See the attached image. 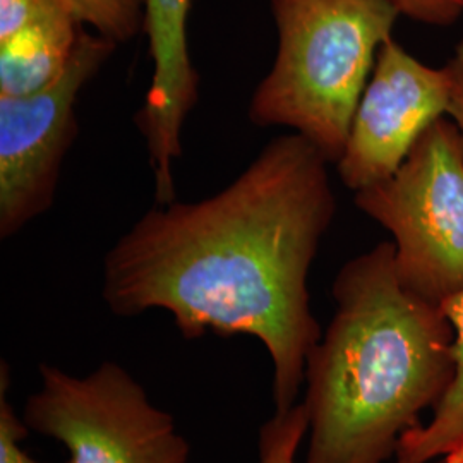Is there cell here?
Segmentation results:
<instances>
[{
    "instance_id": "obj_8",
    "label": "cell",
    "mask_w": 463,
    "mask_h": 463,
    "mask_svg": "<svg viewBox=\"0 0 463 463\" xmlns=\"http://www.w3.org/2000/svg\"><path fill=\"white\" fill-rule=\"evenodd\" d=\"M191 0H146L145 33L148 36L153 76L134 122L146 141L155 177V198L175 199L174 164L183 155L184 124L199 99V74L187 42Z\"/></svg>"
},
{
    "instance_id": "obj_11",
    "label": "cell",
    "mask_w": 463,
    "mask_h": 463,
    "mask_svg": "<svg viewBox=\"0 0 463 463\" xmlns=\"http://www.w3.org/2000/svg\"><path fill=\"white\" fill-rule=\"evenodd\" d=\"M84 26L114 42L133 40L145 30L146 0H64Z\"/></svg>"
},
{
    "instance_id": "obj_15",
    "label": "cell",
    "mask_w": 463,
    "mask_h": 463,
    "mask_svg": "<svg viewBox=\"0 0 463 463\" xmlns=\"http://www.w3.org/2000/svg\"><path fill=\"white\" fill-rule=\"evenodd\" d=\"M64 0H0V42L19 33L24 26L45 16Z\"/></svg>"
},
{
    "instance_id": "obj_9",
    "label": "cell",
    "mask_w": 463,
    "mask_h": 463,
    "mask_svg": "<svg viewBox=\"0 0 463 463\" xmlns=\"http://www.w3.org/2000/svg\"><path fill=\"white\" fill-rule=\"evenodd\" d=\"M84 24L66 2L0 42V97H21L53 83L69 66Z\"/></svg>"
},
{
    "instance_id": "obj_1",
    "label": "cell",
    "mask_w": 463,
    "mask_h": 463,
    "mask_svg": "<svg viewBox=\"0 0 463 463\" xmlns=\"http://www.w3.org/2000/svg\"><path fill=\"white\" fill-rule=\"evenodd\" d=\"M328 165L304 136L281 134L215 196L156 204L107 252L103 300L124 317L164 309L187 340L258 338L277 412L290 411L323 336L307 277L336 213Z\"/></svg>"
},
{
    "instance_id": "obj_17",
    "label": "cell",
    "mask_w": 463,
    "mask_h": 463,
    "mask_svg": "<svg viewBox=\"0 0 463 463\" xmlns=\"http://www.w3.org/2000/svg\"><path fill=\"white\" fill-rule=\"evenodd\" d=\"M447 460H457V462L463 463V448L460 451H457V453H453V455L447 457Z\"/></svg>"
},
{
    "instance_id": "obj_6",
    "label": "cell",
    "mask_w": 463,
    "mask_h": 463,
    "mask_svg": "<svg viewBox=\"0 0 463 463\" xmlns=\"http://www.w3.org/2000/svg\"><path fill=\"white\" fill-rule=\"evenodd\" d=\"M84 30L66 71L47 88L0 97V237L9 239L52 206L67 149L78 134L84 86L116 52Z\"/></svg>"
},
{
    "instance_id": "obj_18",
    "label": "cell",
    "mask_w": 463,
    "mask_h": 463,
    "mask_svg": "<svg viewBox=\"0 0 463 463\" xmlns=\"http://www.w3.org/2000/svg\"><path fill=\"white\" fill-rule=\"evenodd\" d=\"M445 463H462V462H455V460H445Z\"/></svg>"
},
{
    "instance_id": "obj_12",
    "label": "cell",
    "mask_w": 463,
    "mask_h": 463,
    "mask_svg": "<svg viewBox=\"0 0 463 463\" xmlns=\"http://www.w3.org/2000/svg\"><path fill=\"white\" fill-rule=\"evenodd\" d=\"M307 434V415L302 403L277 412L260 432V463H298V451Z\"/></svg>"
},
{
    "instance_id": "obj_16",
    "label": "cell",
    "mask_w": 463,
    "mask_h": 463,
    "mask_svg": "<svg viewBox=\"0 0 463 463\" xmlns=\"http://www.w3.org/2000/svg\"><path fill=\"white\" fill-rule=\"evenodd\" d=\"M449 80V107L448 117L457 126L463 145V40L453 50V55L445 64Z\"/></svg>"
},
{
    "instance_id": "obj_10",
    "label": "cell",
    "mask_w": 463,
    "mask_h": 463,
    "mask_svg": "<svg viewBox=\"0 0 463 463\" xmlns=\"http://www.w3.org/2000/svg\"><path fill=\"white\" fill-rule=\"evenodd\" d=\"M441 309L455 333L451 345L455 374L430 422L403 434L395 463H430L463 448V290L447 298Z\"/></svg>"
},
{
    "instance_id": "obj_2",
    "label": "cell",
    "mask_w": 463,
    "mask_h": 463,
    "mask_svg": "<svg viewBox=\"0 0 463 463\" xmlns=\"http://www.w3.org/2000/svg\"><path fill=\"white\" fill-rule=\"evenodd\" d=\"M335 315L306 359L304 463H386L455 374L453 326L441 306L398 275L393 242L338 271Z\"/></svg>"
},
{
    "instance_id": "obj_4",
    "label": "cell",
    "mask_w": 463,
    "mask_h": 463,
    "mask_svg": "<svg viewBox=\"0 0 463 463\" xmlns=\"http://www.w3.org/2000/svg\"><path fill=\"white\" fill-rule=\"evenodd\" d=\"M354 199L392 233L405 287L438 306L463 290V145L449 117L426 129L390 179Z\"/></svg>"
},
{
    "instance_id": "obj_13",
    "label": "cell",
    "mask_w": 463,
    "mask_h": 463,
    "mask_svg": "<svg viewBox=\"0 0 463 463\" xmlns=\"http://www.w3.org/2000/svg\"><path fill=\"white\" fill-rule=\"evenodd\" d=\"M0 381V463H40L21 447V441L28 436V426L17 417L5 395V388H9V369L5 364L2 365Z\"/></svg>"
},
{
    "instance_id": "obj_3",
    "label": "cell",
    "mask_w": 463,
    "mask_h": 463,
    "mask_svg": "<svg viewBox=\"0 0 463 463\" xmlns=\"http://www.w3.org/2000/svg\"><path fill=\"white\" fill-rule=\"evenodd\" d=\"M269 2L279 49L252 93L249 120L300 134L336 164L378 52L402 14L392 0Z\"/></svg>"
},
{
    "instance_id": "obj_5",
    "label": "cell",
    "mask_w": 463,
    "mask_h": 463,
    "mask_svg": "<svg viewBox=\"0 0 463 463\" xmlns=\"http://www.w3.org/2000/svg\"><path fill=\"white\" fill-rule=\"evenodd\" d=\"M42 388L24 407L30 430L61 441L69 463H187L191 448L174 417L114 363L88 376L40 367Z\"/></svg>"
},
{
    "instance_id": "obj_7",
    "label": "cell",
    "mask_w": 463,
    "mask_h": 463,
    "mask_svg": "<svg viewBox=\"0 0 463 463\" xmlns=\"http://www.w3.org/2000/svg\"><path fill=\"white\" fill-rule=\"evenodd\" d=\"M449 80L393 38L376 57L350 124L345 149L335 164L344 185L359 193L390 179L419 137L448 117Z\"/></svg>"
},
{
    "instance_id": "obj_14",
    "label": "cell",
    "mask_w": 463,
    "mask_h": 463,
    "mask_svg": "<svg viewBox=\"0 0 463 463\" xmlns=\"http://www.w3.org/2000/svg\"><path fill=\"white\" fill-rule=\"evenodd\" d=\"M402 16L415 23L447 28L463 16V0H392Z\"/></svg>"
}]
</instances>
